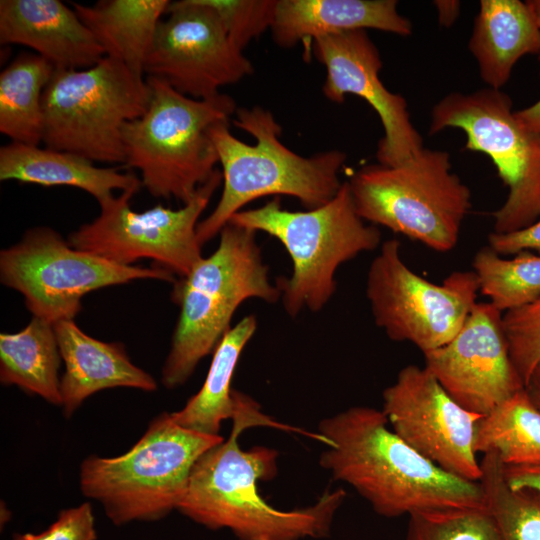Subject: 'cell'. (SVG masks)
I'll list each match as a JSON object with an SVG mask.
<instances>
[{"instance_id": "8992f818", "label": "cell", "mask_w": 540, "mask_h": 540, "mask_svg": "<svg viewBox=\"0 0 540 540\" xmlns=\"http://www.w3.org/2000/svg\"><path fill=\"white\" fill-rule=\"evenodd\" d=\"M230 224L276 238L292 261L289 278H279L285 311L297 316L304 308L320 311L336 290L338 267L378 247L381 233L358 215L350 186L343 182L326 204L307 211L283 209L280 197L264 206L241 210Z\"/></svg>"}, {"instance_id": "d6a6232c", "label": "cell", "mask_w": 540, "mask_h": 540, "mask_svg": "<svg viewBox=\"0 0 540 540\" xmlns=\"http://www.w3.org/2000/svg\"><path fill=\"white\" fill-rule=\"evenodd\" d=\"M95 518L89 503L64 509L43 532L16 535L13 540H96Z\"/></svg>"}, {"instance_id": "30bf717a", "label": "cell", "mask_w": 540, "mask_h": 540, "mask_svg": "<svg viewBox=\"0 0 540 540\" xmlns=\"http://www.w3.org/2000/svg\"><path fill=\"white\" fill-rule=\"evenodd\" d=\"M458 128L465 149L486 154L508 187L503 205L493 213L494 233L525 228L540 217V137L531 131L501 90L451 92L431 110L428 133Z\"/></svg>"}, {"instance_id": "8fae6325", "label": "cell", "mask_w": 540, "mask_h": 540, "mask_svg": "<svg viewBox=\"0 0 540 540\" xmlns=\"http://www.w3.org/2000/svg\"><path fill=\"white\" fill-rule=\"evenodd\" d=\"M138 279L175 282L161 267L126 266L73 248L54 229L35 227L0 252V280L20 292L35 317L73 320L87 293Z\"/></svg>"}, {"instance_id": "3957f363", "label": "cell", "mask_w": 540, "mask_h": 540, "mask_svg": "<svg viewBox=\"0 0 540 540\" xmlns=\"http://www.w3.org/2000/svg\"><path fill=\"white\" fill-rule=\"evenodd\" d=\"M233 123L256 139L249 145L219 122L210 136L222 166L223 190L214 210L197 225L201 246L214 238L242 207L265 196L297 198L307 209L329 202L342 183L339 171L346 154L328 150L303 157L280 141L282 128L273 114L262 107L237 108Z\"/></svg>"}, {"instance_id": "6da1fadb", "label": "cell", "mask_w": 540, "mask_h": 540, "mask_svg": "<svg viewBox=\"0 0 540 540\" xmlns=\"http://www.w3.org/2000/svg\"><path fill=\"white\" fill-rule=\"evenodd\" d=\"M230 436L207 450L195 463L178 511L209 529H229L240 540H301L330 533L334 515L346 498L342 488L327 489L307 507L280 510L259 493L258 483L277 475L278 452L254 446L243 450L242 431L268 426L305 434L272 420L247 395L232 419Z\"/></svg>"}, {"instance_id": "f1b7e54d", "label": "cell", "mask_w": 540, "mask_h": 540, "mask_svg": "<svg viewBox=\"0 0 540 540\" xmlns=\"http://www.w3.org/2000/svg\"><path fill=\"white\" fill-rule=\"evenodd\" d=\"M503 464L495 453L480 461L486 506L501 540H540V495L530 489H513L505 480Z\"/></svg>"}, {"instance_id": "603a6c76", "label": "cell", "mask_w": 540, "mask_h": 540, "mask_svg": "<svg viewBox=\"0 0 540 540\" xmlns=\"http://www.w3.org/2000/svg\"><path fill=\"white\" fill-rule=\"evenodd\" d=\"M169 0H100L93 5L72 3L105 55L143 75L147 55Z\"/></svg>"}, {"instance_id": "277c9868", "label": "cell", "mask_w": 540, "mask_h": 540, "mask_svg": "<svg viewBox=\"0 0 540 540\" xmlns=\"http://www.w3.org/2000/svg\"><path fill=\"white\" fill-rule=\"evenodd\" d=\"M256 233L228 223L216 250L174 283L171 298L180 313L161 373L166 388L183 385L214 352L245 300L275 303L281 298L279 287L269 280Z\"/></svg>"}, {"instance_id": "9c48e42d", "label": "cell", "mask_w": 540, "mask_h": 540, "mask_svg": "<svg viewBox=\"0 0 540 540\" xmlns=\"http://www.w3.org/2000/svg\"><path fill=\"white\" fill-rule=\"evenodd\" d=\"M142 75L104 56L86 69H55L42 95V142L91 161L125 164L124 125L147 110Z\"/></svg>"}, {"instance_id": "d590c367", "label": "cell", "mask_w": 540, "mask_h": 540, "mask_svg": "<svg viewBox=\"0 0 540 540\" xmlns=\"http://www.w3.org/2000/svg\"><path fill=\"white\" fill-rule=\"evenodd\" d=\"M438 15V22L443 27H451L457 20L461 2L457 0H436L433 1Z\"/></svg>"}, {"instance_id": "4fadbf2b", "label": "cell", "mask_w": 540, "mask_h": 540, "mask_svg": "<svg viewBox=\"0 0 540 540\" xmlns=\"http://www.w3.org/2000/svg\"><path fill=\"white\" fill-rule=\"evenodd\" d=\"M221 182L222 172L216 169L194 197L178 209L157 205L134 211L130 199L136 192L124 191L99 203V216L72 232L67 241L75 249L116 264L132 266L148 258L184 277L202 259L198 220Z\"/></svg>"}, {"instance_id": "f546056e", "label": "cell", "mask_w": 540, "mask_h": 540, "mask_svg": "<svg viewBox=\"0 0 540 540\" xmlns=\"http://www.w3.org/2000/svg\"><path fill=\"white\" fill-rule=\"evenodd\" d=\"M405 540H501V538L487 508H467L409 515Z\"/></svg>"}, {"instance_id": "ba28073f", "label": "cell", "mask_w": 540, "mask_h": 540, "mask_svg": "<svg viewBox=\"0 0 540 540\" xmlns=\"http://www.w3.org/2000/svg\"><path fill=\"white\" fill-rule=\"evenodd\" d=\"M358 215L438 252L452 250L472 206L446 151L423 147L396 165H368L348 182Z\"/></svg>"}, {"instance_id": "9a60e30c", "label": "cell", "mask_w": 540, "mask_h": 540, "mask_svg": "<svg viewBox=\"0 0 540 540\" xmlns=\"http://www.w3.org/2000/svg\"><path fill=\"white\" fill-rule=\"evenodd\" d=\"M382 412L392 430L423 457L448 473L480 481L474 441L484 415L459 405L425 366L399 371L383 391Z\"/></svg>"}, {"instance_id": "7402d4cb", "label": "cell", "mask_w": 540, "mask_h": 540, "mask_svg": "<svg viewBox=\"0 0 540 540\" xmlns=\"http://www.w3.org/2000/svg\"><path fill=\"white\" fill-rule=\"evenodd\" d=\"M92 162L70 152L11 142L0 148V180L76 187L98 203L114 196L115 189L137 192L142 185L134 173L97 167Z\"/></svg>"}, {"instance_id": "d6986e66", "label": "cell", "mask_w": 540, "mask_h": 540, "mask_svg": "<svg viewBox=\"0 0 540 540\" xmlns=\"http://www.w3.org/2000/svg\"><path fill=\"white\" fill-rule=\"evenodd\" d=\"M65 371L60 378L62 407L70 417L89 396L115 387L157 390L154 378L134 365L120 342H103L84 333L74 320L54 324Z\"/></svg>"}, {"instance_id": "7a4b0ae2", "label": "cell", "mask_w": 540, "mask_h": 540, "mask_svg": "<svg viewBox=\"0 0 540 540\" xmlns=\"http://www.w3.org/2000/svg\"><path fill=\"white\" fill-rule=\"evenodd\" d=\"M382 410L353 406L320 421L327 449L319 463L381 516L487 508L480 482L438 467L393 430Z\"/></svg>"}, {"instance_id": "52a82bcc", "label": "cell", "mask_w": 540, "mask_h": 540, "mask_svg": "<svg viewBox=\"0 0 540 540\" xmlns=\"http://www.w3.org/2000/svg\"><path fill=\"white\" fill-rule=\"evenodd\" d=\"M223 440L161 413L126 453L88 456L80 467L81 491L100 502L115 525L160 520L178 509L197 460Z\"/></svg>"}, {"instance_id": "d4e9b609", "label": "cell", "mask_w": 540, "mask_h": 540, "mask_svg": "<svg viewBox=\"0 0 540 540\" xmlns=\"http://www.w3.org/2000/svg\"><path fill=\"white\" fill-rule=\"evenodd\" d=\"M61 354L54 324L33 316L19 332L0 334V381L61 406Z\"/></svg>"}, {"instance_id": "83f0119b", "label": "cell", "mask_w": 540, "mask_h": 540, "mask_svg": "<svg viewBox=\"0 0 540 540\" xmlns=\"http://www.w3.org/2000/svg\"><path fill=\"white\" fill-rule=\"evenodd\" d=\"M479 291L504 313L540 297V254L522 251L504 259L489 246L474 256Z\"/></svg>"}, {"instance_id": "2e32d148", "label": "cell", "mask_w": 540, "mask_h": 540, "mask_svg": "<svg viewBox=\"0 0 540 540\" xmlns=\"http://www.w3.org/2000/svg\"><path fill=\"white\" fill-rule=\"evenodd\" d=\"M489 302L476 303L456 336L423 353L425 367L463 408L486 415L524 389L502 323Z\"/></svg>"}, {"instance_id": "5bb4252c", "label": "cell", "mask_w": 540, "mask_h": 540, "mask_svg": "<svg viewBox=\"0 0 540 540\" xmlns=\"http://www.w3.org/2000/svg\"><path fill=\"white\" fill-rule=\"evenodd\" d=\"M147 55L144 73L195 99L218 95L223 86L253 73L217 12L204 0L171 2Z\"/></svg>"}, {"instance_id": "7c38bea8", "label": "cell", "mask_w": 540, "mask_h": 540, "mask_svg": "<svg viewBox=\"0 0 540 540\" xmlns=\"http://www.w3.org/2000/svg\"><path fill=\"white\" fill-rule=\"evenodd\" d=\"M474 271H454L441 284L413 272L400 242L382 243L367 274L366 296L376 325L393 341L410 342L422 353L451 341L477 303Z\"/></svg>"}, {"instance_id": "484cf974", "label": "cell", "mask_w": 540, "mask_h": 540, "mask_svg": "<svg viewBox=\"0 0 540 540\" xmlns=\"http://www.w3.org/2000/svg\"><path fill=\"white\" fill-rule=\"evenodd\" d=\"M55 68L36 53L18 55L0 74V132L12 142L42 141V95Z\"/></svg>"}, {"instance_id": "74e56055", "label": "cell", "mask_w": 540, "mask_h": 540, "mask_svg": "<svg viewBox=\"0 0 540 540\" xmlns=\"http://www.w3.org/2000/svg\"><path fill=\"white\" fill-rule=\"evenodd\" d=\"M525 391L533 404L540 410V363L525 383Z\"/></svg>"}, {"instance_id": "e0dca14e", "label": "cell", "mask_w": 540, "mask_h": 540, "mask_svg": "<svg viewBox=\"0 0 540 540\" xmlns=\"http://www.w3.org/2000/svg\"><path fill=\"white\" fill-rule=\"evenodd\" d=\"M311 43L313 55L326 68L324 96L342 103L347 94H353L378 114L384 130L376 152L379 164L399 165L424 147L411 122L406 99L389 91L379 78L382 60L366 30L327 35Z\"/></svg>"}, {"instance_id": "ffe728a7", "label": "cell", "mask_w": 540, "mask_h": 540, "mask_svg": "<svg viewBox=\"0 0 540 540\" xmlns=\"http://www.w3.org/2000/svg\"><path fill=\"white\" fill-rule=\"evenodd\" d=\"M397 5L396 0H276L270 29L275 43L284 48L353 30L409 36L412 24Z\"/></svg>"}, {"instance_id": "f35d334b", "label": "cell", "mask_w": 540, "mask_h": 540, "mask_svg": "<svg viewBox=\"0 0 540 540\" xmlns=\"http://www.w3.org/2000/svg\"><path fill=\"white\" fill-rule=\"evenodd\" d=\"M527 3L529 4L533 14H534V17H535V20L537 22V25L539 27V30H540V0H528ZM538 60L540 62V51L538 53Z\"/></svg>"}, {"instance_id": "cb8c5ba5", "label": "cell", "mask_w": 540, "mask_h": 540, "mask_svg": "<svg viewBox=\"0 0 540 540\" xmlns=\"http://www.w3.org/2000/svg\"><path fill=\"white\" fill-rule=\"evenodd\" d=\"M257 329L254 315L242 318L219 341L200 390L185 406L171 413L180 426L210 435H220L222 422L233 419L247 395L232 389V378L239 358Z\"/></svg>"}, {"instance_id": "1f68e13d", "label": "cell", "mask_w": 540, "mask_h": 540, "mask_svg": "<svg viewBox=\"0 0 540 540\" xmlns=\"http://www.w3.org/2000/svg\"><path fill=\"white\" fill-rule=\"evenodd\" d=\"M219 15L230 39L243 49L271 28L276 0H204Z\"/></svg>"}, {"instance_id": "e575fe53", "label": "cell", "mask_w": 540, "mask_h": 540, "mask_svg": "<svg viewBox=\"0 0 540 540\" xmlns=\"http://www.w3.org/2000/svg\"><path fill=\"white\" fill-rule=\"evenodd\" d=\"M506 482L513 489H530L540 495V464L503 466Z\"/></svg>"}, {"instance_id": "8d00e7d4", "label": "cell", "mask_w": 540, "mask_h": 540, "mask_svg": "<svg viewBox=\"0 0 540 540\" xmlns=\"http://www.w3.org/2000/svg\"><path fill=\"white\" fill-rule=\"evenodd\" d=\"M519 119L540 137V99L521 110H516Z\"/></svg>"}, {"instance_id": "5b68a950", "label": "cell", "mask_w": 540, "mask_h": 540, "mask_svg": "<svg viewBox=\"0 0 540 540\" xmlns=\"http://www.w3.org/2000/svg\"><path fill=\"white\" fill-rule=\"evenodd\" d=\"M146 82L147 110L122 129L125 166L140 171L141 183L153 197L186 204L217 169L210 130L229 122L236 103L222 93L191 98L158 77L148 76Z\"/></svg>"}, {"instance_id": "4316f807", "label": "cell", "mask_w": 540, "mask_h": 540, "mask_svg": "<svg viewBox=\"0 0 540 540\" xmlns=\"http://www.w3.org/2000/svg\"><path fill=\"white\" fill-rule=\"evenodd\" d=\"M476 453H495L505 466L540 464V410L525 387L478 422Z\"/></svg>"}, {"instance_id": "ac0fdd59", "label": "cell", "mask_w": 540, "mask_h": 540, "mask_svg": "<svg viewBox=\"0 0 540 540\" xmlns=\"http://www.w3.org/2000/svg\"><path fill=\"white\" fill-rule=\"evenodd\" d=\"M0 43L27 46L55 69H86L105 56L73 8L59 0H1Z\"/></svg>"}, {"instance_id": "4dcf8cb0", "label": "cell", "mask_w": 540, "mask_h": 540, "mask_svg": "<svg viewBox=\"0 0 540 540\" xmlns=\"http://www.w3.org/2000/svg\"><path fill=\"white\" fill-rule=\"evenodd\" d=\"M511 360L524 385L540 363V297L502 314Z\"/></svg>"}, {"instance_id": "836d02e7", "label": "cell", "mask_w": 540, "mask_h": 540, "mask_svg": "<svg viewBox=\"0 0 540 540\" xmlns=\"http://www.w3.org/2000/svg\"><path fill=\"white\" fill-rule=\"evenodd\" d=\"M489 247L499 255H515L522 251L540 254V217L529 226L508 233H490Z\"/></svg>"}, {"instance_id": "44dd1931", "label": "cell", "mask_w": 540, "mask_h": 540, "mask_svg": "<svg viewBox=\"0 0 540 540\" xmlns=\"http://www.w3.org/2000/svg\"><path fill=\"white\" fill-rule=\"evenodd\" d=\"M482 80L501 90L515 64L540 51V30L527 3L520 0H481L469 40Z\"/></svg>"}]
</instances>
